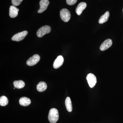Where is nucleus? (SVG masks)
Wrapping results in <instances>:
<instances>
[{"label":"nucleus","mask_w":123,"mask_h":123,"mask_svg":"<svg viewBox=\"0 0 123 123\" xmlns=\"http://www.w3.org/2000/svg\"><path fill=\"white\" fill-rule=\"evenodd\" d=\"M59 118L58 110L55 108L51 109L49 113L48 119L51 123H56Z\"/></svg>","instance_id":"1"},{"label":"nucleus","mask_w":123,"mask_h":123,"mask_svg":"<svg viewBox=\"0 0 123 123\" xmlns=\"http://www.w3.org/2000/svg\"><path fill=\"white\" fill-rule=\"evenodd\" d=\"M19 103L21 105L23 106H27L31 104V101L30 98L27 97H23L20 98Z\"/></svg>","instance_id":"12"},{"label":"nucleus","mask_w":123,"mask_h":123,"mask_svg":"<svg viewBox=\"0 0 123 123\" xmlns=\"http://www.w3.org/2000/svg\"><path fill=\"white\" fill-rule=\"evenodd\" d=\"M112 43V41L111 39H108L106 40L100 46V50L102 51L105 50L111 46Z\"/></svg>","instance_id":"9"},{"label":"nucleus","mask_w":123,"mask_h":123,"mask_svg":"<svg viewBox=\"0 0 123 123\" xmlns=\"http://www.w3.org/2000/svg\"><path fill=\"white\" fill-rule=\"evenodd\" d=\"M8 103V98L5 96H2L0 98V105L2 106L7 105Z\"/></svg>","instance_id":"17"},{"label":"nucleus","mask_w":123,"mask_h":123,"mask_svg":"<svg viewBox=\"0 0 123 123\" xmlns=\"http://www.w3.org/2000/svg\"><path fill=\"white\" fill-rule=\"evenodd\" d=\"M89 85L91 88H93L95 86L97 82L96 77L93 74H89L86 77Z\"/></svg>","instance_id":"4"},{"label":"nucleus","mask_w":123,"mask_h":123,"mask_svg":"<svg viewBox=\"0 0 123 123\" xmlns=\"http://www.w3.org/2000/svg\"><path fill=\"white\" fill-rule=\"evenodd\" d=\"M65 104L67 110L69 112H71L72 111L73 108L71 99L69 97L66 98L65 101Z\"/></svg>","instance_id":"15"},{"label":"nucleus","mask_w":123,"mask_h":123,"mask_svg":"<svg viewBox=\"0 0 123 123\" xmlns=\"http://www.w3.org/2000/svg\"><path fill=\"white\" fill-rule=\"evenodd\" d=\"M47 86L45 82L41 81L39 83L37 86V90L40 92H43L47 89Z\"/></svg>","instance_id":"13"},{"label":"nucleus","mask_w":123,"mask_h":123,"mask_svg":"<svg viewBox=\"0 0 123 123\" xmlns=\"http://www.w3.org/2000/svg\"><path fill=\"white\" fill-rule=\"evenodd\" d=\"M19 9H18L15 6H11L9 8V16L11 18L16 17L18 14Z\"/></svg>","instance_id":"10"},{"label":"nucleus","mask_w":123,"mask_h":123,"mask_svg":"<svg viewBox=\"0 0 123 123\" xmlns=\"http://www.w3.org/2000/svg\"><path fill=\"white\" fill-rule=\"evenodd\" d=\"M60 15L62 21L65 22H68L70 20L71 14L70 11L68 9H62L60 12Z\"/></svg>","instance_id":"2"},{"label":"nucleus","mask_w":123,"mask_h":123,"mask_svg":"<svg viewBox=\"0 0 123 123\" xmlns=\"http://www.w3.org/2000/svg\"><path fill=\"white\" fill-rule=\"evenodd\" d=\"M13 85L15 88L20 89L23 88L25 86V84L23 81L19 80L18 81H14L13 82Z\"/></svg>","instance_id":"16"},{"label":"nucleus","mask_w":123,"mask_h":123,"mask_svg":"<svg viewBox=\"0 0 123 123\" xmlns=\"http://www.w3.org/2000/svg\"><path fill=\"white\" fill-rule=\"evenodd\" d=\"M64 61V58L63 56L62 55L59 56L53 63V68L55 69L59 68L63 65Z\"/></svg>","instance_id":"8"},{"label":"nucleus","mask_w":123,"mask_h":123,"mask_svg":"<svg viewBox=\"0 0 123 123\" xmlns=\"http://www.w3.org/2000/svg\"><path fill=\"white\" fill-rule=\"evenodd\" d=\"M49 1V0H40L39 2L40 8L38 10V13H42L47 8Z\"/></svg>","instance_id":"7"},{"label":"nucleus","mask_w":123,"mask_h":123,"mask_svg":"<svg viewBox=\"0 0 123 123\" xmlns=\"http://www.w3.org/2000/svg\"><path fill=\"white\" fill-rule=\"evenodd\" d=\"M15 87H14V88H13V89H15Z\"/></svg>","instance_id":"20"},{"label":"nucleus","mask_w":123,"mask_h":123,"mask_svg":"<svg viewBox=\"0 0 123 123\" xmlns=\"http://www.w3.org/2000/svg\"><path fill=\"white\" fill-rule=\"evenodd\" d=\"M23 0H12L11 2L13 6H15L19 5Z\"/></svg>","instance_id":"18"},{"label":"nucleus","mask_w":123,"mask_h":123,"mask_svg":"<svg viewBox=\"0 0 123 123\" xmlns=\"http://www.w3.org/2000/svg\"><path fill=\"white\" fill-rule=\"evenodd\" d=\"M51 31L50 27L48 25L44 26L38 30L37 32V35L38 37L41 38L46 34L50 33Z\"/></svg>","instance_id":"3"},{"label":"nucleus","mask_w":123,"mask_h":123,"mask_svg":"<svg viewBox=\"0 0 123 123\" xmlns=\"http://www.w3.org/2000/svg\"></svg>","instance_id":"21"},{"label":"nucleus","mask_w":123,"mask_h":123,"mask_svg":"<svg viewBox=\"0 0 123 123\" xmlns=\"http://www.w3.org/2000/svg\"><path fill=\"white\" fill-rule=\"evenodd\" d=\"M77 0H66V3L69 5L72 6L76 4Z\"/></svg>","instance_id":"19"},{"label":"nucleus","mask_w":123,"mask_h":123,"mask_svg":"<svg viewBox=\"0 0 123 123\" xmlns=\"http://www.w3.org/2000/svg\"><path fill=\"white\" fill-rule=\"evenodd\" d=\"M27 34H28L27 31H24L22 32H20L14 35L11 38V39L12 41L20 42L24 39Z\"/></svg>","instance_id":"5"},{"label":"nucleus","mask_w":123,"mask_h":123,"mask_svg":"<svg viewBox=\"0 0 123 123\" xmlns=\"http://www.w3.org/2000/svg\"><path fill=\"white\" fill-rule=\"evenodd\" d=\"M87 5L85 2H81L78 5L76 10V12L77 15L81 14L83 10L86 8Z\"/></svg>","instance_id":"11"},{"label":"nucleus","mask_w":123,"mask_h":123,"mask_svg":"<svg viewBox=\"0 0 123 123\" xmlns=\"http://www.w3.org/2000/svg\"><path fill=\"white\" fill-rule=\"evenodd\" d=\"M40 60V56L38 55H35L31 57L26 62L27 65L33 66L37 63Z\"/></svg>","instance_id":"6"},{"label":"nucleus","mask_w":123,"mask_h":123,"mask_svg":"<svg viewBox=\"0 0 123 123\" xmlns=\"http://www.w3.org/2000/svg\"><path fill=\"white\" fill-rule=\"evenodd\" d=\"M109 17H110V12L109 11H107L99 18V21H98L99 24H103L107 21Z\"/></svg>","instance_id":"14"}]
</instances>
